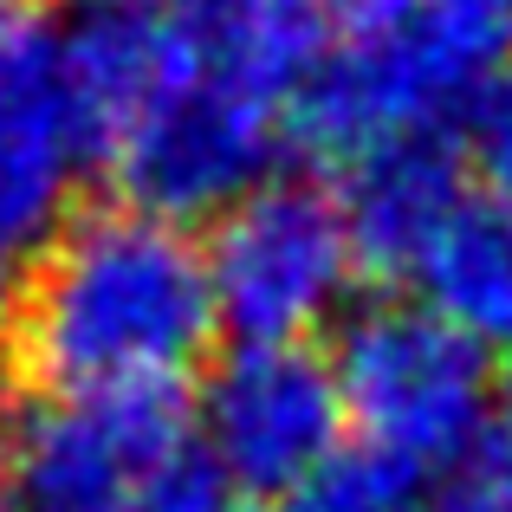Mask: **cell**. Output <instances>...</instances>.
Segmentation results:
<instances>
[{"mask_svg": "<svg viewBox=\"0 0 512 512\" xmlns=\"http://www.w3.org/2000/svg\"><path fill=\"white\" fill-rule=\"evenodd\" d=\"M124 512H227V480L201 448H182L169 467H156Z\"/></svg>", "mask_w": 512, "mask_h": 512, "instance_id": "obj_15", "label": "cell"}, {"mask_svg": "<svg viewBox=\"0 0 512 512\" xmlns=\"http://www.w3.org/2000/svg\"><path fill=\"white\" fill-rule=\"evenodd\" d=\"M214 331L221 312L208 247H195L188 227L163 214L117 201L39 240V260L20 286L13 370L39 396L182 389Z\"/></svg>", "mask_w": 512, "mask_h": 512, "instance_id": "obj_1", "label": "cell"}, {"mask_svg": "<svg viewBox=\"0 0 512 512\" xmlns=\"http://www.w3.org/2000/svg\"><path fill=\"white\" fill-rule=\"evenodd\" d=\"M26 33V0H0V46Z\"/></svg>", "mask_w": 512, "mask_h": 512, "instance_id": "obj_19", "label": "cell"}, {"mask_svg": "<svg viewBox=\"0 0 512 512\" xmlns=\"http://www.w3.org/2000/svg\"><path fill=\"white\" fill-rule=\"evenodd\" d=\"M85 163L91 143L65 85V52L26 26L0 46V247L20 253L59 234Z\"/></svg>", "mask_w": 512, "mask_h": 512, "instance_id": "obj_7", "label": "cell"}, {"mask_svg": "<svg viewBox=\"0 0 512 512\" xmlns=\"http://www.w3.org/2000/svg\"><path fill=\"white\" fill-rule=\"evenodd\" d=\"M344 221L357 240L363 273H409L428 260L435 234L454 221V208L467 201L461 188V156L441 130L422 137H396L383 150H370L363 163L344 169Z\"/></svg>", "mask_w": 512, "mask_h": 512, "instance_id": "obj_8", "label": "cell"}, {"mask_svg": "<svg viewBox=\"0 0 512 512\" xmlns=\"http://www.w3.org/2000/svg\"><path fill=\"white\" fill-rule=\"evenodd\" d=\"M188 448L175 389L33 396L0 415V487L13 512H124Z\"/></svg>", "mask_w": 512, "mask_h": 512, "instance_id": "obj_4", "label": "cell"}, {"mask_svg": "<svg viewBox=\"0 0 512 512\" xmlns=\"http://www.w3.org/2000/svg\"><path fill=\"white\" fill-rule=\"evenodd\" d=\"M169 13L195 72L273 104L279 117L331 52V20L318 0H175Z\"/></svg>", "mask_w": 512, "mask_h": 512, "instance_id": "obj_10", "label": "cell"}, {"mask_svg": "<svg viewBox=\"0 0 512 512\" xmlns=\"http://www.w3.org/2000/svg\"><path fill=\"white\" fill-rule=\"evenodd\" d=\"M422 512H512V435L480 441L467 461H454Z\"/></svg>", "mask_w": 512, "mask_h": 512, "instance_id": "obj_14", "label": "cell"}, {"mask_svg": "<svg viewBox=\"0 0 512 512\" xmlns=\"http://www.w3.org/2000/svg\"><path fill=\"white\" fill-rule=\"evenodd\" d=\"M422 467L370 441H344L299 493V512H415L422 506Z\"/></svg>", "mask_w": 512, "mask_h": 512, "instance_id": "obj_12", "label": "cell"}, {"mask_svg": "<svg viewBox=\"0 0 512 512\" xmlns=\"http://www.w3.org/2000/svg\"><path fill=\"white\" fill-rule=\"evenodd\" d=\"M363 260L344 201L299 175H273L214 221L208 279L234 344H305L344 312Z\"/></svg>", "mask_w": 512, "mask_h": 512, "instance_id": "obj_3", "label": "cell"}, {"mask_svg": "<svg viewBox=\"0 0 512 512\" xmlns=\"http://www.w3.org/2000/svg\"><path fill=\"white\" fill-rule=\"evenodd\" d=\"M467 156L487 175V188L512 195V65H500L467 104Z\"/></svg>", "mask_w": 512, "mask_h": 512, "instance_id": "obj_16", "label": "cell"}, {"mask_svg": "<svg viewBox=\"0 0 512 512\" xmlns=\"http://www.w3.org/2000/svg\"><path fill=\"white\" fill-rule=\"evenodd\" d=\"M59 52H65V85H72L91 163H104V156L124 143V130L195 65L169 7L85 13V20L59 39Z\"/></svg>", "mask_w": 512, "mask_h": 512, "instance_id": "obj_9", "label": "cell"}, {"mask_svg": "<svg viewBox=\"0 0 512 512\" xmlns=\"http://www.w3.org/2000/svg\"><path fill=\"white\" fill-rule=\"evenodd\" d=\"M422 305H435L474 344H512V195L487 188L454 208L415 266Z\"/></svg>", "mask_w": 512, "mask_h": 512, "instance_id": "obj_11", "label": "cell"}, {"mask_svg": "<svg viewBox=\"0 0 512 512\" xmlns=\"http://www.w3.org/2000/svg\"><path fill=\"white\" fill-rule=\"evenodd\" d=\"M500 402H506V422H512V363H506V376H500Z\"/></svg>", "mask_w": 512, "mask_h": 512, "instance_id": "obj_21", "label": "cell"}, {"mask_svg": "<svg viewBox=\"0 0 512 512\" xmlns=\"http://www.w3.org/2000/svg\"><path fill=\"white\" fill-rule=\"evenodd\" d=\"M0 512H13V506H0Z\"/></svg>", "mask_w": 512, "mask_h": 512, "instance_id": "obj_22", "label": "cell"}, {"mask_svg": "<svg viewBox=\"0 0 512 512\" xmlns=\"http://www.w3.org/2000/svg\"><path fill=\"white\" fill-rule=\"evenodd\" d=\"M344 389L312 344H234L201 389V454L227 487L292 493L344 448Z\"/></svg>", "mask_w": 512, "mask_h": 512, "instance_id": "obj_6", "label": "cell"}, {"mask_svg": "<svg viewBox=\"0 0 512 512\" xmlns=\"http://www.w3.org/2000/svg\"><path fill=\"white\" fill-rule=\"evenodd\" d=\"M78 13H124V7H150V0H65Z\"/></svg>", "mask_w": 512, "mask_h": 512, "instance_id": "obj_20", "label": "cell"}, {"mask_svg": "<svg viewBox=\"0 0 512 512\" xmlns=\"http://www.w3.org/2000/svg\"><path fill=\"white\" fill-rule=\"evenodd\" d=\"M20 266H13V247H0V370L13 363V325H20Z\"/></svg>", "mask_w": 512, "mask_h": 512, "instance_id": "obj_18", "label": "cell"}, {"mask_svg": "<svg viewBox=\"0 0 512 512\" xmlns=\"http://www.w3.org/2000/svg\"><path fill=\"white\" fill-rule=\"evenodd\" d=\"M331 370L344 389V415L357 441L402 461L454 467L487 441V415L500 376L487 370V344L454 331L435 305L389 299L344 318Z\"/></svg>", "mask_w": 512, "mask_h": 512, "instance_id": "obj_2", "label": "cell"}, {"mask_svg": "<svg viewBox=\"0 0 512 512\" xmlns=\"http://www.w3.org/2000/svg\"><path fill=\"white\" fill-rule=\"evenodd\" d=\"M331 20V39H376L389 26H402L422 0H318Z\"/></svg>", "mask_w": 512, "mask_h": 512, "instance_id": "obj_17", "label": "cell"}, {"mask_svg": "<svg viewBox=\"0 0 512 512\" xmlns=\"http://www.w3.org/2000/svg\"><path fill=\"white\" fill-rule=\"evenodd\" d=\"M286 150V124L273 104L195 72L182 78L124 130L104 169L117 175L130 208L163 221H221L234 201L273 182V156Z\"/></svg>", "mask_w": 512, "mask_h": 512, "instance_id": "obj_5", "label": "cell"}, {"mask_svg": "<svg viewBox=\"0 0 512 512\" xmlns=\"http://www.w3.org/2000/svg\"><path fill=\"white\" fill-rule=\"evenodd\" d=\"M422 20L480 85L512 65V0H422Z\"/></svg>", "mask_w": 512, "mask_h": 512, "instance_id": "obj_13", "label": "cell"}]
</instances>
